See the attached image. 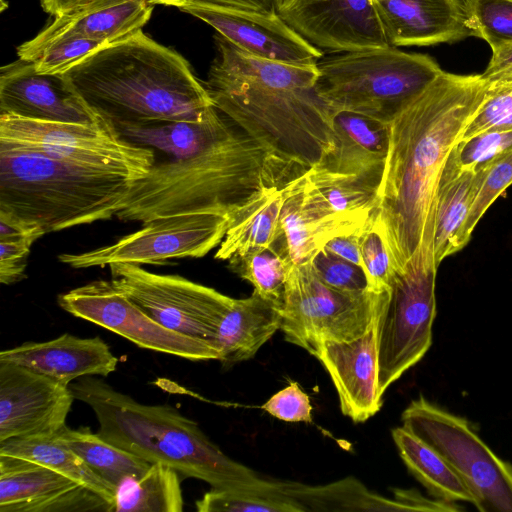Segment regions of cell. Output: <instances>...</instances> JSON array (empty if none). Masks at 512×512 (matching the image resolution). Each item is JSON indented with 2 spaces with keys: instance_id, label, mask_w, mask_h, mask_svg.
Segmentation results:
<instances>
[{
  "instance_id": "1",
  "label": "cell",
  "mask_w": 512,
  "mask_h": 512,
  "mask_svg": "<svg viewBox=\"0 0 512 512\" xmlns=\"http://www.w3.org/2000/svg\"><path fill=\"white\" fill-rule=\"evenodd\" d=\"M487 85L481 74L443 71L387 124V154L371 216L397 274L420 247L433 249L441 172Z\"/></svg>"
},
{
  "instance_id": "2",
  "label": "cell",
  "mask_w": 512,
  "mask_h": 512,
  "mask_svg": "<svg viewBox=\"0 0 512 512\" xmlns=\"http://www.w3.org/2000/svg\"><path fill=\"white\" fill-rule=\"evenodd\" d=\"M294 169L232 121L199 150L155 161L146 176L133 182L116 216L142 222L187 213L232 218L264 188L292 179Z\"/></svg>"
},
{
  "instance_id": "3",
  "label": "cell",
  "mask_w": 512,
  "mask_h": 512,
  "mask_svg": "<svg viewBox=\"0 0 512 512\" xmlns=\"http://www.w3.org/2000/svg\"><path fill=\"white\" fill-rule=\"evenodd\" d=\"M65 75L82 99L115 127L201 122L217 110L189 63L142 30L103 46Z\"/></svg>"
},
{
  "instance_id": "4",
  "label": "cell",
  "mask_w": 512,
  "mask_h": 512,
  "mask_svg": "<svg viewBox=\"0 0 512 512\" xmlns=\"http://www.w3.org/2000/svg\"><path fill=\"white\" fill-rule=\"evenodd\" d=\"M69 386L75 399L93 410L101 437L151 464H165L211 488L262 480L224 454L195 421L170 405L142 404L95 376L81 377Z\"/></svg>"
},
{
  "instance_id": "5",
  "label": "cell",
  "mask_w": 512,
  "mask_h": 512,
  "mask_svg": "<svg viewBox=\"0 0 512 512\" xmlns=\"http://www.w3.org/2000/svg\"><path fill=\"white\" fill-rule=\"evenodd\" d=\"M134 181L113 171L0 146V211L45 233L116 216Z\"/></svg>"
},
{
  "instance_id": "6",
  "label": "cell",
  "mask_w": 512,
  "mask_h": 512,
  "mask_svg": "<svg viewBox=\"0 0 512 512\" xmlns=\"http://www.w3.org/2000/svg\"><path fill=\"white\" fill-rule=\"evenodd\" d=\"M317 77L205 86L222 114L275 156L306 171L336 148L333 110L315 88Z\"/></svg>"
},
{
  "instance_id": "7",
  "label": "cell",
  "mask_w": 512,
  "mask_h": 512,
  "mask_svg": "<svg viewBox=\"0 0 512 512\" xmlns=\"http://www.w3.org/2000/svg\"><path fill=\"white\" fill-rule=\"evenodd\" d=\"M315 88L334 111L388 124L442 72L427 54L393 46L346 52L317 62Z\"/></svg>"
},
{
  "instance_id": "8",
  "label": "cell",
  "mask_w": 512,
  "mask_h": 512,
  "mask_svg": "<svg viewBox=\"0 0 512 512\" xmlns=\"http://www.w3.org/2000/svg\"><path fill=\"white\" fill-rule=\"evenodd\" d=\"M437 269L433 249L420 247L390 289L376 295L373 324L382 397L431 347Z\"/></svg>"
},
{
  "instance_id": "9",
  "label": "cell",
  "mask_w": 512,
  "mask_h": 512,
  "mask_svg": "<svg viewBox=\"0 0 512 512\" xmlns=\"http://www.w3.org/2000/svg\"><path fill=\"white\" fill-rule=\"evenodd\" d=\"M0 146L113 171L133 180L146 176L156 159L152 149L128 141L104 118L69 123L0 114Z\"/></svg>"
},
{
  "instance_id": "10",
  "label": "cell",
  "mask_w": 512,
  "mask_h": 512,
  "mask_svg": "<svg viewBox=\"0 0 512 512\" xmlns=\"http://www.w3.org/2000/svg\"><path fill=\"white\" fill-rule=\"evenodd\" d=\"M401 421L456 471L479 511L512 512V465L499 458L466 419L420 396L405 408Z\"/></svg>"
},
{
  "instance_id": "11",
  "label": "cell",
  "mask_w": 512,
  "mask_h": 512,
  "mask_svg": "<svg viewBox=\"0 0 512 512\" xmlns=\"http://www.w3.org/2000/svg\"><path fill=\"white\" fill-rule=\"evenodd\" d=\"M376 292L346 293L324 284L311 262L293 265L286 282L280 330L308 352L319 342L352 341L374 321Z\"/></svg>"
},
{
  "instance_id": "12",
  "label": "cell",
  "mask_w": 512,
  "mask_h": 512,
  "mask_svg": "<svg viewBox=\"0 0 512 512\" xmlns=\"http://www.w3.org/2000/svg\"><path fill=\"white\" fill-rule=\"evenodd\" d=\"M109 267L113 282L153 319L218 349V329L234 298L178 275L149 272L137 264Z\"/></svg>"
},
{
  "instance_id": "13",
  "label": "cell",
  "mask_w": 512,
  "mask_h": 512,
  "mask_svg": "<svg viewBox=\"0 0 512 512\" xmlns=\"http://www.w3.org/2000/svg\"><path fill=\"white\" fill-rule=\"evenodd\" d=\"M231 217L216 213H187L144 222L113 244L83 253H64L59 260L72 268L114 263L149 264L172 258H200L222 242Z\"/></svg>"
},
{
  "instance_id": "14",
  "label": "cell",
  "mask_w": 512,
  "mask_h": 512,
  "mask_svg": "<svg viewBox=\"0 0 512 512\" xmlns=\"http://www.w3.org/2000/svg\"><path fill=\"white\" fill-rule=\"evenodd\" d=\"M59 306L140 348L191 361L220 359L211 344L166 328L130 299L113 280H97L58 296Z\"/></svg>"
},
{
  "instance_id": "15",
  "label": "cell",
  "mask_w": 512,
  "mask_h": 512,
  "mask_svg": "<svg viewBox=\"0 0 512 512\" xmlns=\"http://www.w3.org/2000/svg\"><path fill=\"white\" fill-rule=\"evenodd\" d=\"M74 400L69 385L0 361V442L55 436L66 426Z\"/></svg>"
},
{
  "instance_id": "16",
  "label": "cell",
  "mask_w": 512,
  "mask_h": 512,
  "mask_svg": "<svg viewBox=\"0 0 512 512\" xmlns=\"http://www.w3.org/2000/svg\"><path fill=\"white\" fill-rule=\"evenodd\" d=\"M278 15L321 51L390 46L372 0H283Z\"/></svg>"
},
{
  "instance_id": "17",
  "label": "cell",
  "mask_w": 512,
  "mask_h": 512,
  "mask_svg": "<svg viewBox=\"0 0 512 512\" xmlns=\"http://www.w3.org/2000/svg\"><path fill=\"white\" fill-rule=\"evenodd\" d=\"M113 512L97 493L53 469L0 454V512Z\"/></svg>"
},
{
  "instance_id": "18",
  "label": "cell",
  "mask_w": 512,
  "mask_h": 512,
  "mask_svg": "<svg viewBox=\"0 0 512 512\" xmlns=\"http://www.w3.org/2000/svg\"><path fill=\"white\" fill-rule=\"evenodd\" d=\"M0 114L69 123L103 119L73 88L65 73H41L18 59L1 68Z\"/></svg>"
},
{
  "instance_id": "19",
  "label": "cell",
  "mask_w": 512,
  "mask_h": 512,
  "mask_svg": "<svg viewBox=\"0 0 512 512\" xmlns=\"http://www.w3.org/2000/svg\"><path fill=\"white\" fill-rule=\"evenodd\" d=\"M210 26L239 49L272 61L316 64L323 51L296 33L278 13L229 9L192 3L181 8Z\"/></svg>"
},
{
  "instance_id": "20",
  "label": "cell",
  "mask_w": 512,
  "mask_h": 512,
  "mask_svg": "<svg viewBox=\"0 0 512 512\" xmlns=\"http://www.w3.org/2000/svg\"><path fill=\"white\" fill-rule=\"evenodd\" d=\"M374 322V321H373ZM328 372L337 391L341 412L364 422L382 407L378 391V358L374 324L348 342L325 340L309 351Z\"/></svg>"
},
{
  "instance_id": "21",
  "label": "cell",
  "mask_w": 512,
  "mask_h": 512,
  "mask_svg": "<svg viewBox=\"0 0 512 512\" xmlns=\"http://www.w3.org/2000/svg\"><path fill=\"white\" fill-rule=\"evenodd\" d=\"M281 190V233L294 265L310 263L329 240L361 229L369 218L335 213L312 189L305 171Z\"/></svg>"
},
{
  "instance_id": "22",
  "label": "cell",
  "mask_w": 512,
  "mask_h": 512,
  "mask_svg": "<svg viewBox=\"0 0 512 512\" xmlns=\"http://www.w3.org/2000/svg\"><path fill=\"white\" fill-rule=\"evenodd\" d=\"M390 46H430L472 37L462 0H372Z\"/></svg>"
},
{
  "instance_id": "23",
  "label": "cell",
  "mask_w": 512,
  "mask_h": 512,
  "mask_svg": "<svg viewBox=\"0 0 512 512\" xmlns=\"http://www.w3.org/2000/svg\"><path fill=\"white\" fill-rule=\"evenodd\" d=\"M0 361L12 362L64 384L84 376H108L118 358L100 337L80 338L68 333L44 342H26L0 352Z\"/></svg>"
},
{
  "instance_id": "24",
  "label": "cell",
  "mask_w": 512,
  "mask_h": 512,
  "mask_svg": "<svg viewBox=\"0 0 512 512\" xmlns=\"http://www.w3.org/2000/svg\"><path fill=\"white\" fill-rule=\"evenodd\" d=\"M149 0H95L84 8L55 17L17 51L34 49L63 34H77L108 45L142 30L153 11Z\"/></svg>"
},
{
  "instance_id": "25",
  "label": "cell",
  "mask_w": 512,
  "mask_h": 512,
  "mask_svg": "<svg viewBox=\"0 0 512 512\" xmlns=\"http://www.w3.org/2000/svg\"><path fill=\"white\" fill-rule=\"evenodd\" d=\"M489 166L479 170L464 168L455 147L450 152L436 193L433 253L437 267L470 241L465 234V225Z\"/></svg>"
},
{
  "instance_id": "26",
  "label": "cell",
  "mask_w": 512,
  "mask_h": 512,
  "mask_svg": "<svg viewBox=\"0 0 512 512\" xmlns=\"http://www.w3.org/2000/svg\"><path fill=\"white\" fill-rule=\"evenodd\" d=\"M334 152L320 165L379 185L388 148L386 123L349 111L333 112Z\"/></svg>"
},
{
  "instance_id": "27",
  "label": "cell",
  "mask_w": 512,
  "mask_h": 512,
  "mask_svg": "<svg viewBox=\"0 0 512 512\" xmlns=\"http://www.w3.org/2000/svg\"><path fill=\"white\" fill-rule=\"evenodd\" d=\"M282 314L257 292L234 299L217 334L219 361L225 367L252 358L281 327Z\"/></svg>"
},
{
  "instance_id": "28",
  "label": "cell",
  "mask_w": 512,
  "mask_h": 512,
  "mask_svg": "<svg viewBox=\"0 0 512 512\" xmlns=\"http://www.w3.org/2000/svg\"><path fill=\"white\" fill-rule=\"evenodd\" d=\"M232 120L218 109L201 122L175 121L131 124L116 127L128 141L160 151L164 159L191 154L222 134Z\"/></svg>"
},
{
  "instance_id": "29",
  "label": "cell",
  "mask_w": 512,
  "mask_h": 512,
  "mask_svg": "<svg viewBox=\"0 0 512 512\" xmlns=\"http://www.w3.org/2000/svg\"><path fill=\"white\" fill-rule=\"evenodd\" d=\"M281 186L266 187L231 218L215 258L229 260L251 249L269 246L281 231Z\"/></svg>"
},
{
  "instance_id": "30",
  "label": "cell",
  "mask_w": 512,
  "mask_h": 512,
  "mask_svg": "<svg viewBox=\"0 0 512 512\" xmlns=\"http://www.w3.org/2000/svg\"><path fill=\"white\" fill-rule=\"evenodd\" d=\"M391 434L408 471L430 495L446 502L474 505L475 498L467 485L435 449L403 426L394 428Z\"/></svg>"
},
{
  "instance_id": "31",
  "label": "cell",
  "mask_w": 512,
  "mask_h": 512,
  "mask_svg": "<svg viewBox=\"0 0 512 512\" xmlns=\"http://www.w3.org/2000/svg\"><path fill=\"white\" fill-rule=\"evenodd\" d=\"M284 491L306 511H408L396 499L369 490L354 477L324 485L281 481Z\"/></svg>"
},
{
  "instance_id": "32",
  "label": "cell",
  "mask_w": 512,
  "mask_h": 512,
  "mask_svg": "<svg viewBox=\"0 0 512 512\" xmlns=\"http://www.w3.org/2000/svg\"><path fill=\"white\" fill-rule=\"evenodd\" d=\"M0 454L45 465L97 493L112 504L114 511L115 488L55 436L13 438L1 441Z\"/></svg>"
},
{
  "instance_id": "33",
  "label": "cell",
  "mask_w": 512,
  "mask_h": 512,
  "mask_svg": "<svg viewBox=\"0 0 512 512\" xmlns=\"http://www.w3.org/2000/svg\"><path fill=\"white\" fill-rule=\"evenodd\" d=\"M183 505L180 474L153 463L142 474L128 475L116 485L113 512H181Z\"/></svg>"
},
{
  "instance_id": "34",
  "label": "cell",
  "mask_w": 512,
  "mask_h": 512,
  "mask_svg": "<svg viewBox=\"0 0 512 512\" xmlns=\"http://www.w3.org/2000/svg\"><path fill=\"white\" fill-rule=\"evenodd\" d=\"M228 262L234 273L250 282L255 292L282 311L287 278L294 264L281 234L269 246L234 255Z\"/></svg>"
},
{
  "instance_id": "35",
  "label": "cell",
  "mask_w": 512,
  "mask_h": 512,
  "mask_svg": "<svg viewBox=\"0 0 512 512\" xmlns=\"http://www.w3.org/2000/svg\"><path fill=\"white\" fill-rule=\"evenodd\" d=\"M55 438L67 445L101 478L114 488L128 475H139L151 465L93 433L90 428L71 429L64 426Z\"/></svg>"
},
{
  "instance_id": "36",
  "label": "cell",
  "mask_w": 512,
  "mask_h": 512,
  "mask_svg": "<svg viewBox=\"0 0 512 512\" xmlns=\"http://www.w3.org/2000/svg\"><path fill=\"white\" fill-rule=\"evenodd\" d=\"M198 512H304L283 489L281 481L211 488L196 501Z\"/></svg>"
},
{
  "instance_id": "37",
  "label": "cell",
  "mask_w": 512,
  "mask_h": 512,
  "mask_svg": "<svg viewBox=\"0 0 512 512\" xmlns=\"http://www.w3.org/2000/svg\"><path fill=\"white\" fill-rule=\"evenodd\" d=\"M305 175L312 189L337 214L370 217L378 185L357 176L332 171L323 165L311 167Z\"/></svg>"
},
{
  "instance_id": "38",
  "label": "cell",
  "mask_w": 512,
  "mask_h": 512,
  "mask_svg": "<svg viewBox=\"0 0 512 512\" xmlns=\"http://www.w3.org/2000/svg\"><path fill=\"white\" fill-rule=\"evenodd\" d=\"M97 41L77 34H63L27 51H17L19 59L32 62L41 73H65L81 60L102 48Z\"/></svg>"
},
{
  "instance_id": "39",
  "label": "cell",
  "mask_w": 512,
  "mask_h": 512,
  "mask_svg": "<svg viewBox=\"0 0 512 512\" xmlns=\"http://www.w3.org/2000/svg\"><path fill=\"white\" fill-rule=\"evenodd\" d=\"M473 37L491 50L512 44V0H462Z\"/></svg>"
},
{
  "instance_id": "40",
  "label": "cell",
  "mask_w": 512,
  "mask_h": 512,
  "mask_svg": "<svg viewBox=\"0 0 512 512\" xmlns=\"http://www.w3.org/2000/svg\"><path fill=\"white\" fill-rule=\"evenodd\" d=\"M512 129V79L488 81L485 96L462 140L492 130Z\"/></svg>"
},
{
  "instance_id": "41",
  "label": "cell",
  "mask_w": 512,
  "mask_h": 512,
  "mask_svg": "<svg viewBox=\"0 0 512 512\" xmlns=\"http://www.w3.org/2000/svg\"><path fill=\"white\" fill-rule=\"evenodd\" d=\"M360 250L369 289L376 293L390 289L396 271L382 231L371 215L362 230Z\"/></svg>"
},
{
  "instance_id": "42",
  "label": "cell",
  "mask_w": 512,
  "mask_h": 512,
  "mask_svg": "<svg viewBox=\"0 0 512 512\" xmlns=\"http://www.w3.org/2000/svg\"><path fill=\"white\" fill-rule=\"evenodd\" d=\"M455 150L462 167L485 168L512 151V129L477 134L460 141Z\"/></svg>"
},
{
  "instance_id": "43",
  "label": "cell",
  "mask_w": 512,
  "mask_h": 512,
  "mask_svg": "<svg viewBox=\"0 0 512 512\" xmlns=\"http://www.w3.org/2000/svg\"><path fill=\"white\" fill-rule=\"evenodd\" d=\"M311 265L318 278L331 288L352 294L371 291L363 267L346 261L324 248L313 257Z\"/></svg>"
},
{
  "instance_id": "44",
  "label": "cell",
  "mask_w": 512,
  "mask_h": 512,
  "mask_svg": "<svg viewBox=\"0 0 512 512\" xmlns=\"http://www.w3.org/2000/svg\"><path fill=\"white\" fill-rule=\"evenodd\" d=\"M511 184L512 151L492 163L488 168L483 184L473 201L465 225V234L469 240L485 212Z\"/></svg>"
},
{
  "instance_id": "45",
  "label": "cell",
  "mask_w": 512,
  "mask_h": 512,
  "mask_svg": "<svg viewBox=\"0 0 512 512\" xmlns=\"http://www.w3.org/2000/svg\"><path fill=\"white\" fill-rule=\"evenodd\" d=\"M46 234L41 228L0 237V282L5 285L25 278L27 257L33 243Z\"/></svg>"
},
{
  "instance_id": "46",
  "label": "cell",
  "mask_w": 512,
  "mask_h": 512,
  "mask_svg": "<svg viewBox=\"0 0 512 512\" xmlns=\"http://www.w3.org/2000/svg\"><path fill=\"white\" fill-rule=\"evenodd\" d=\"M261 408L285 422H312L310 398L294 381L276 392Z\"/></svg>"
},
{
  "instance_id": "47",
  "label": "cell",
  "mask_w": 512,
  "mask_h": 512,
  "mask_svg": "<svg viewBox=\"0 0 512 512\" xmlns=\"http://www.w3.org/2000/svg\"><path fill=\"white\" fill-rule=\"evenodd\" d=\"M363 227L353 233L332 238L325 244L324 249L346 261L363 267L360 250Z\"/></svg>"
},
{
  "instance_id": "48",
  "label": "cell",
  "mask_w": 512,
  "mask_h": 512,
  "mask_svg": "<svg viewBox=\"0 0 512 512\" xmlns=\"http://www.w3.org/2000/svg\"><path fill=\"white\" fill-rule=\"evenodd\" d=\"M481 75L487 81L512 79V44L493 49L490 61Z\"/></svg>"
},
{
  "instance_id": "49",
  "label": "cell",
  "mask_w": 512,
  "mask_h": 512,
  "mask_svg": "<svg viewBox=\"0 0 512 512\" xmlns=\"http://www.w3.org/2000/svg\"><path fill=\"white\" fill-rule=\"evenodd\" d=\"M283 0H193V3L229 9L278 13Z\"/></svg>"
},
{
  "instance_id": "50",
  "label": "cell",
  "mask_w": 512,
  "mask_h": 512,
  "mask_svg": "<svg viewBox=\"0 0 512 512\" xmlns=\"http://www.w3.org/2000/svg\"><path fill=\"white\" fill-rule=\"evenodd\" d=\"M94 0H40L47 13L58 17L86 7Z\"/></svg>"
},
{
  "instance_id": "51",
  "label": "cell",
  "mask_w": 512,
  "mask_h": 512,
  "mask_svg": "<svg viewBox=\"0 0 512 512\" xmlns=\"http://www.w3.org/2000/svg\"><path fill=\"white\" fill-rule=\"evenodd\" d=\"M149 1L153 4H165V5L176 6L179 9L193 3V0H149Z\"/></svg>"
},
{
  "instance_id": "52",
  "label": "cell",
  "mask_w": 512,
  "mask_h": 512,
  "mask_svg": "<svg viewBox=\"0 0 512 512\" xmlns=\"http://www.w3.org/2000/svg\"><path fill=\"white\" fill-rule=\"evenodd\" d=\"M95 1V0H94Z\"/></svg>"
}]
</instances>
